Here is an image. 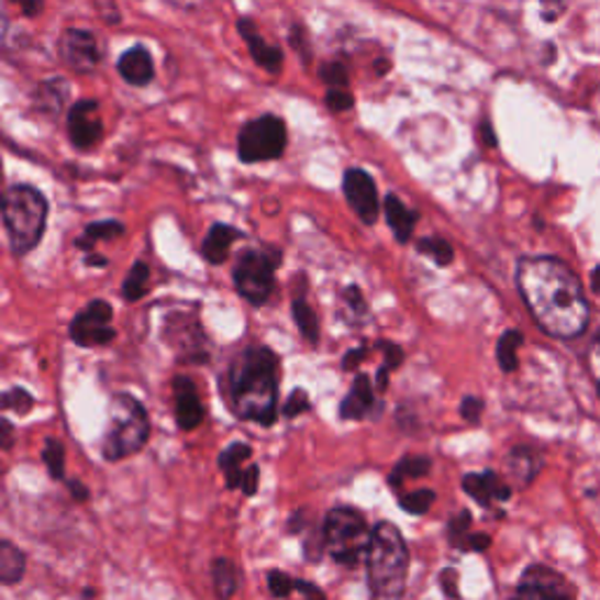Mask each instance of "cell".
Segmentation results:
<instances>
[{"instance_id":"1","label":"cell","mask_w":600,"mask_h":600,"mask_svg":"<svg viewBox=\"0 0 600 600\" xmlns=\"http://www.w3.org/2000/svg\"><path fill=\"white\" fill-rule=\"evenodd\" d=\"M516 285L523 303L544 333L554 338H577L589 324V303L577 275L552 256L519 260Z\"/></svg>"},{"instance_id":"2","label":"cell","mask_w":600,"mask_h":600,"mask_svg":"<svg viewBox=\"0 0 600 600\" xmlns=\"http://www.w3.org/2000/svg\"><path fill=\"white\" fill-rule=\"evenodd\" d=\"M223 392L237 418L273 427L279 418V357L266 345L244 347L223 380Z\"/></svg>"},{"instance_id":"3","label":"cell","mask_w":600,"mask_h":600,"mask_svg":"<svg viewBox=\"0 0 600 600\" xmlns=\"http://www.w3.org/2000/svg\"><path fill=\"white\" fill-rule=\"evenodd\" d=\"M409 566L411 554L399 527L390 521L376 523L366 556L370 600H403Z\"/></svg>"},{"instance_id":"4","label":"cell","mask_w":600,"mask_h":600,"mask_svg":"<svg viewBox=\"0 0 600 600\" xmlns=\"http://www.w3.org/2000/svg\"><path fill=\"white\" fill-rule=\"evenodd\" d=\"M151 438V420L136 397L115 392L109 401V420L101 438L103 460L120 463L146 448Z\"/></svg>"},{"instance_id":"5","label":"cell","mask_w":600,"mask_h":600,"mask_svg":"<svg viewBox=\"0 0 600 600\" xmlns=\"http://www.w3.org/2000/svg\"><path fill=\"white\" fill-rule=\"evenodd\" d=\"M3 223L10 249L26 256L41 244L47 225V200L31 186H10L3 196Z\"/></svg>"},{"instance_id":"6","label":"cell","mask_w":600,"mask_h":600,"mask_svg":"<svg viewBox=\"0 0 600 600\" xmlns=\"http://www.w3.org/2000/svg\"><path fill=\"white\" fill-rule=\"evenodd\" d=\"M324 540L331 558L345 568H355L368 556L374 527L355 507H335L324 519Z\"/></svg>"},{"instance_id":"7","label":"cell","mask_w":600,"mask_h":600,"mask_svg":"<svg viewBox=\"0 0 600 600\" xmlns=\"http://www.w3.org/2000/svg\"><path fill=\"white\" fill-rule=\"evenodd\" d=\"M279 252H244L233 270L237 293L246 303L260 308L266 305L275 289V270L279 266Z\"/></svg>"},{"instance_id":"8","label":"cell","mask_w":600,"mask_h":600,"mask_svg":"<svg viewBox=\"0 0 600 600\" xmlns=\"http://www.w3.org/2000/svg\"><path fill=\"white\" fill-rule=\"evenodd\" d=\"M287 148V125L277 115H260L246 122L237 138L242 163H268Z\"/></svg>"},{"instance_id":"9","label":"cell","mask_w":600,"mask_h":600,"mask_svg":"<svg viewBox=\"0 0 600 600\" xmlns=\"http://www.w3.org/2000/svg\"><path fill=\"white\" fill-rule=\"evenodd\" d=\"M111 320H113L111 303H105L101 298L90 300V303L70 320L68 326L70 341L85 349L109 345L115 338V329L111 326Z\"/></svg>"},{"instance_id":"10","label":"cell","mask_w":600,"mask_h":600,"mask_svg":"<svg viewBox=\"0 0 600 600\" xmlns=\"http://www.w3.org/2000/svg\"><path fill=\"white\" fill-rule=\"evenodd\" d=\"M511 600H573V589L556 570L533 566L523 573Z\"/></svg>"},{"instance_id":"11","label":"cell","mask_w":600,"mask_h":600,"mask_svg":"<svg viewBox=\"0 0 600 600\" xmlns=\"http://www.w3.org/2000/svg\"><path fill=\"white\" fill-rule=\"evenodd\" d=\"M343 190H345L347 204L362 219V223L374 225L380 214V202H378L376 181L370 179V174L357 167L347 169L343 179Z\"/></svg>"},{"instance_id":"12","label":"cell","mask_w":600,"mask_h":600,"mask_svg":"<svg viewBox=\"0 0 600 600\" xmlns=\"http://www.w3.org/2000/svg\"><path fill=\"white\" fill-rule=\"evenodd\" d=\"M59 52L66 66L74 68L76 74H92L101 62V52H99L95 33L82 31V29H68L62 35Z\"/></svg>"},{"instance_id":"13","label":"cell","mask_w":600,"mask_h":600,"mask_svg":"<svg viewBox=\"0 0 600 600\" xmlns=\"http://www.w3.org/2000/svg\"><path fill=\"white\" fill-rule=\"evenodd\" d=\"M101 134H103V122L99 113V103L90 99L78 101L68 113L70 144L80 151H87L99 144Z\"/></svg>"},{"instance_id":"14","label":"cell","mask_w":600,"mask_h":600,"mask_svg":"<svg viewBox=\"0 0 600 600\" xmlns=\"http://www.w3.org/2000/svg\"><path fill=\"white\" fill-rule=\"evenodd\" d=\"M171 392H174V415L176 425L184 432H192L202 425L204 420V405L200 401L198 387L188 376H176L171 380Z\"/></svg>"},{"instance_id":"15","label":"cell","mask_w":600,"mask_h":600,"mask_svg":"<svg viewBox=\"0 0 600 600\" xmlns=\"http://www.w3.org/2000/svg\"><path fill=\"white\" fill-rule=\"evenodd\" d=\"M463 490L474 502L481 507H490L496 502H507L511 498V488L500 479L496 471H476L467 474L463 479Z\"/></svg>"},{"instance_id":"16","label":"cell","mask_w":600,"mask_h":600,"mask_svg":"<svg viewBox=\"0 0 600 600\" xmlns=\"http://www.w3.org/2000/svg\"><path fill=\"white\" fill-rule=\"evenodd\" d=\"M237 29L242 33V38L246 43V47H249L252 52V57L256 59V64L260 68H266L268 74L277 76L279 70H281V64H285V57H281V49L270 45L266 38H263V35L256 31V24L252 20H242L237 22Z\"/></svg>"},{"instance_id":"17","label":"cell","mask_w":600,"mask_h":600,"mask_svg":"<svg viewBox=\"0 0 600 600\" xmlns=\"http://www.w3.org/2000/svg\"><path fill=\"white\" fill-rule=\"evenodd\" d=\"M374 403H376L374 385H370V378L366 374H359L355 378V382H352L345 399L341 401L338 415H341V420L359 422L370 415V411H374Z\"/></svg>"},{"instance_id":"18","label":"cell","mask_w":600,"mask_h":600,"mask_svg":"<svg viewBox=\"0 0 600 600\" xmlns=\"http://www.w3.org/2000/svg\"><path fill=\"white\" fill-rule=\"evenodd\" d=\"M118 70H120V76L125 82L134 85V87H144L153 80V74H155V68H153V57H151V52L144 47V45H134L130 47L125 55L120 57L118 62Z\"/></svg>"},{"instance_id":"19","label":"cell","mask_w":600,"mask_h":600,"mask_svg":"<svg viewBox=\"0 0 600 600\" xmlns=\"http://www.w3.org/2000/svg\"><path fill=\"white\" fill-rule=\"evenodd\" d=\"M237 240H242V233L237 231V227L227 225V223H214L209 227V233L202 244L204 260L211 263V266H221V263H225L227 254H231V246Z\"/></svg>"},{"instance_id":"20","label":"cell","mask_w":600,"mask_h":600,"mask_svg":"<svg viewBox=\"0 0 600 600\" xmlns=\"http://www.w3.org/2000/svg\"><path fill=\"white\" fill-rule=\"evenodd\" d=\"M252 446L244 444V441H233L221 455H219V467L225 476V488L237 490L242 486L244 476V463L252 460Z\"/></svg>"},{"instance_id":"21","label":"cell","mask_w":600,"mask_h":600,"mask_svg":"<svg viewBox=\"0 0 600 600\" xmlns=\"http://www.w3.org/2000/svg\"><path fill=\"white\" fill-rule=\"evenodd\" d=\"M385 219L387 225L392 227V233L399 244H405L413 237V227L418 223V214L405 207L397 196L385 198Z\"/></svg>"},{"instance_id":"22","label":"cell","mask_w":600,"mask_h":600,"mask_svg":"<svg viewBox=\"0 0 600 600\" xmlns=\"http://www.w3.org/2000/svg\"><path fill=\"white\" fill-rule=\"evenodd\" d=\"M26 573V556L10 540L0 542V581L5 587L20 585Z\"/></svg>"},{"instance_id":"23","label":"cell","mask_w":600,"mask_h":600,"mask_svg":"<svg viewBox=\"0 0 600 600\" xmlns=\"http://www.w3.org/2000/svg\"><path fill=\"white\" fill-rule=\"evenodd\" d=\"M211 581H214V591L219 600H231L240 589V573L233 560L216 558L211 563Z\"/></svg>"},{"instance_id":"24","label":"cell","mask_w":600,"mask_h":600,"mask_svg":"<svg viewBox=\"0 0 600 600\" xmlns=\"http://www.w3.org/2000/svg\"><path fill=\"white\" fill-rule=\"evenodd\" d=\"M432 469V460L427 455H405L397 463V467L390 474V488L399 490L403 481L409 479H422V476H427Z\"/></svg>"},{"instance_id":"25","label":"cell","mask_w":600,"mask_h":600,"mask_svg":"<svg viewBox=\"0 0 600 600\" xmlns=\"http://www.w3.org/2000/svg\"><path fill=\"white\" fill-rule=\"evenodd\" d=\"M66 95H68V87L66 82L62 80H47L43 82L38 90H35V105L45 113V115H59L62 113V105L66 101Z\"/></svg>"},{"instance_id":"26","label":"cell","mask_w":600,"mask_h":600,"mask_svg":"<svg viewBox=\"0 0 600 600\" xmlns=\"http://www.w3.org/2000/svg\"><path fill=\"white\" fill-rule=\"evenodd\" d=\"M122 233H125V225H122L120 221H97V223H90L85 227L82 237L76 240V246H78V249L90 254V252H95L97 242L120 237Z\"/></svg>"},{"instance_id":"27","label":"cell","mask_w":600,"mask_h":600,"mask_svg":"<svg viewBox=\"0 0 600 600\" xmlns=\"http://www.w3.org/2000/svg\"><path fill=\"white\" fill-rule=\"evenodd\" d=\"M291 314H293L296 329L300 331V335H303L305 343H310V345L320 343V320H316V314L308 305L305 298H296L293 300V303H291Z\"/></svg>"},{"instance_id":"28","label":"cell","mask_w":600,"mask_h":600,"mask_svg":"<svg viewBox=\"0 0 600 600\" xmlns=\"http://www.w3.org/2000/svg\"><path fill=\"white\" fill-rule=\"evenodd\" d=\"M523 345V333L516 329H509L500 335L498 341V362L504 374H514L519 368V347Z\"/></svg>"},{"instance_id":"29","label":"cell","mask_w":600,"mask_h":600,"mask_svg":"<svg viewBox=\"0 0 600 600\" xmlns=\"http://www.w3.org/2000/svg\"><path fill=\"white\" fill-rule=\"evenodd\" d=\"M507 463H509L511 476L519 479V484H523V486L531 481L533 476L537 474V469H540L537 457H535V453L531 448H514L509 453Z\"/></svg>"},{"instance_id":"30","label":"cell","mask_w":600,"mask_h":600,"mask_svg":"<svg viewBox=\"0 0 600 600\" xmlns=\"http://www.w3.org/2000/svg\"><path fill=\"white\" fill-rule=\"evenodd\" d=\"M148 277H151V268L144 260H136L132 270L127 273L125 281H122V298H125L127 303H136V300L144 298L148 289Z\"/></svg>"},{"instance_id":"31","label":"cell","mask_w":600,"mask_h":600,"mask_svg":"<svg viewBox=\"0 0 600 600\" xmlns=\"http://www.w3.org/2000/svg\"><path fill=\"white\" fill-rule=\"evenodd\" d=\"M43 463L55 481L66 479V448L59 438H45Z\"/></svg>"},{"instance_id":"32","label":"cell","mask_w":600,"mask_h":600,"mask_svg":"<svg viewBox=\"0 0 600 600\" xmlns=\"http://www.w3.org/2000/svg\"><path fill=\"white\" fill-rule=\"evenodd\" d=\"M418 252L422 256L432 258L438 268L451 266L453 258H455L451 242H446L444 237H422V240H418Z\"/></svg>"},{"instance_id":"33","label":"cell","mask_w":600,"mask_h":600,"mask_svg":"<svg viewBox=\"0 0 600 600\" xmlns=\"http://www.w3.org/2000/svg\"><path fill=\"white\" fill-rule=\"evenodd\" d=\"M436 498V492L430 490V488H420L415 492H409V496H403L399 500V507L405 511V514H413V516H422L427 514L432 502Z\"/></svg>"},{"instance_id":"34","label":"cell","mask_w":600,"mask_h":600,"mask_svg":"<svg viewBox=\"0 0 600 600\" xmlns=\"http://www.w3.org/2000/svg\"><path fill=\"white\" fill-rule=\"evenodd\" d=\"M33 397L31 392H26L24 387H12V390L3 392V397H0V405H3L5 411H14L20 415H26L31 409H33Z\"/></svg>"},{"instance_id":"35","label":"cell","mask_w":600,"mask_h":600,"mask_svg":"<svg viewBox=\"0 0 600 600\" xmlns=\"http://www.w3.org/2000/svg\"><path fill=\"white\" fill-rule=\"evenodd\" d=\"M266 579H268V589H270V593L275 598H291L293 596L298 579H293L289 573H285V570H270Z\"/></svg>"},{"instance_id":"36","label":"cell","mask_w":600,"mask_h":600,"mask_svg":"<svg viewBox=\"0 0 600 600\" xmlns=\"http://www.w3.org/2000/svg\"><path fill=\"white\" fill-rule=\"evenodd\" d=\"M469 527H471V514L467 509L448 521V542L455 546V549H460V544L469 535Z\"/></svg>"},{"instance_id":"37","label":"cell","mask_w":600,"mask_h":600,"mask_svg":"<svg viewBox=\"0 0 600 600\" xmlns=\"http://www.w3.org/2000/svg\"><path fill=\"white\" fill-rule=\"evenodd\" d=\"M305 411H310V395L298 387V390H293L287 397L285 405H281V415H285L287 420H293V418H298L300 413H305Z\"/></svg>"},{"instance_id":"38","label":"cell","mask_w":600,"mask_h":600,"mask_svg":"<svg viewBox=\"0 0 600 600\" xmlns=\"http://www.w3.org/2000/svg\"><path fill=\"white\" fill-rule=\"evenodd\" d=\"M341 303L357 316H364L368 312V305H366V298L362 293V289L357 285H349L345 291H341Z\"/></svg>"},{"instance_id":"39","label":"cell","mask_w":600,"mask_h":600,"mask_svg":"<svg viewBox=\"0 0 600 600\" xmlns=\"http://www.w3.org/2000/svg\"><path fill=\"white\" fill-rule=\"evenodd\" d=\"M376 347L385 355L382 366H385L387 370H392V374H395V370L403 364V357H405V355H403V349H401L397 343H392V341H378Z\"/></svg>"},{"instance_id":"40","label":"cell","mask_w":600,"mask_h":600,"mask_svg":"<svg viewBox=\"0 0 600 600\" xmlns=\"http://www.w3.org/2000/svg\"><path fill=\"white\" fill-rule=\"evenodd\" d=\"M326 105L333 113H343L355 105V99H352V95L345 90V87H331L326 95Z\"/></svg>"},{"instance_id":"41","label":"cell","mask_w":600,"mask_h":600,"mask_svg":"<svg viewBox=\"0 0 600 600\" xmlns=\"http://www.w3.org/2000/svg\"><path fill=\"white\" fill-rule=\"evenodd\" d=\"M320 76L324 82H329L331 87H347V68L338 62H329L322 66Z\"/></svg>"},{"instance_id":"42","label":"cell","mask_w":600,"mask_h":600,"mask_svg":"<svg viewBox=\"0 0 600 600\" xmlns=\"http://www.w3.org/2000/svg\"><path fill=\"white\" fill-rule=\"evenodd\" d=\"M438 585L441 589H444L446 598H460V575H457V570L453 568H446L444 573L438 575Z\"/></svg>"},{"instance_id":"43","label":"cell","mask_w":600,"mask_h":600,"mask_svg":"<svg viewBox=\"0 0 600 600\" xmlns=\"http://www.w3.org/2000/svg\"><path fill=\"white\" fill-rule=\"evenodd\" d=\"M460 415L465 422L476 425V422H479L484 415V401L476 399V397H465L460 403Z\"/></svg>"},{"instance_id":"44","label":"cell","mask_w":600,"mask_h":600,"mask_svg":"<svg viewBox=\"0 0 600 600\" xmlns=\"http://www.w3.org/2000/svg\"><path fill=\"white\" fill-rule=\"evenodd\" d=\"M293 596H296L293 600H326V593L320 587H316V585H312V581H308V579H298L296 581Z\"/></svg>"},{"instance_id":"45","label":"cell","mask_w":600,"mask_h":600,"mask_svg":"<svg viewBox=\"0 0 600 600\" xmlns=\"http://www.w3.org/2000/svg\"><path fill=\"white\" fill-rule=\"evenodd\" d=\"M258 476H260V469L258 465H249L244 469V476H242V486L240 490L244 492L246 498H254L258 492Z\"/></svg>"},{"instance_id":"46","label":"cell","mask_w":600,"mask_h":600,"mask_svg":"<svg viewBox=\"0 0 600 600\" xmlns=\"http://www.w3.org/2000/svg\"><path fill=\"white\" fill-rule=\"evenodd\" d=\"M490 546V537L486 533H469L460 544V552H486Z\"/></svg>"},{"instance_id":"47","label":"cell","mask_w":600,"mask_h":600,"mask_svg":"<svg viewBox=\"0 0 600 600\" xmlns=\"http://www.w3.org/2000/svg\"><path fill=\"white\" fill-rule=\"evenodd\" d=\"M368 355V347L366 345H359L355 349H349L345 352V357H343V370H355Z\"/></svg>"},{"instance_id":"48","label":"cell","mask_w":600,"mask_h":600,"mask_svg":"<svg viewBox=\"0 0 600 600\" xmlns=\"http://www.w3.org/2000/svg\"><path fill=\"white\" fill-rule=\"evenodd\" d=\"M68 490H70V496H74L76 502H87L90 500V488H87L80 479H68Z\"/></svg>"},{"instance_id":"49","label":"cell","mask_w":600,"mask_h":600,"mask_svg":"<svg viewBox=\"0 0 600 600\" xmlns=\"http://www.w3.org/2000/svg\"><path fill=\"white\" fill-rule=\"evenodd\" d=\"M12 3L22 5L26 16H38L43 12V0H12Z\"/></svg>"},{"instance_id":"50","label":"cell","mask_w":600,"mask_h":600,"mask_svg":"<svg viewBox=\"0 0 600 600\" xmlns=\"http://www.w3.org/2000/svg\"><path fill=\"white\" fill-rule=\"evenodd\" d=\"M0 441H3V448L10 451L12 448V438H14V430H12V422L8 418H0Z\"/></svg>"},{"instance_id":"51","label":"cell","mask_w":600,"mask_h":600,"mask_svg":"<svg viewBox=\"0 0 600 600\" xmlns=\"http://www.w3.org/2000/svg\"><path fill=\"white\" fill-rule=\"evenodd\" d=\"M303 525H305V514H303V511H296V514L289 521V525H287V531H289V535H300Z\"/></svg>"},{"instance_id":"52","label":"cell","mask_w":600,"mask_h":600,"mask_svg":"<svg viewBox=\"0 0 600 600\" xmlns=\"http://www.w3.org/2000/svg\"><path fill=\"white\" fill-rule=\"evenodd\" d=\"M390 374L392 370H387L385 366L378 368V374H376V390L378 392H387V387H390Z\"/></svg>"},{"instance_id":"53","label":"cell","mask_w":600,"mask_h":600,"mask_svg":"<svg viewBox=\"0 0 600 600\" xmlns=\"http://www.w3.org/2000/svg\"><path fill=\"white\" fill-rule=\"evenodd\" d=\"M85 263H87V266H97V268H105V266H109V260H105L103 256H97L95 252H90V254L85 256Z\"/></svg>"},{"instance_id":"54","label":"cell","mask_w":600,"mask_h":600,"mask_svg":"<svg viewBox=\"0 0 600 600\" xmlns=\"http://www.w3.org/2000/svg\"><path fill=\"white\" fill-rule=\"evenodd\" d=\"M591 285H593V291L596 293H600V266L593 270V275H591Z\"/></svg>"},{"instance_id":"55","label":"cell","mask_w":600,"mask_h":600,"mask_svg":"<svg viewBox=\"0 0 600 600\" xmlns=\"http://www.w3.org/2000/svg\"><path fill=\"white\" fill-rule=\"evenodd\" d=\"M484 136L490 146H496V138H492V134H490V125H484Z\"/></svg>"},{"instance_id":"56","label":"cell","mask_w":600,"mask_h":600,"mask_svg":"<svg viewBox=\"0 0 600 600\" xmlns=\"http://www.w3.org/2000/svg\"><path fill=\"white\" fill-rule=\"evenodd\" d=\"M598 349H600V335H598Z\"/></svg>"},{"instance_id":"57","label":"cell","mask_w":600,"mask_h":600,"mask_svg":"<svg viewBox=\"0 0 600 600\" xmlns=\"http://www.w3.org/2000/svg\"><path fill=\"white\" fill-rule=\"evenodd\" d=\"M598 390H600V385H598Z\"/></svg>"}]
</instances>
